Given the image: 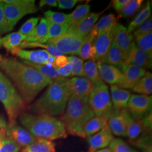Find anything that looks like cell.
Instances as JSON below:
<instances>
[{
    "label": "cell",
    "instance_id": "23",
    "mask_svg": "<svg viewBox=\"0 0 152 152\" xmlns=\"http://www.w3.org/2000/svg\"><path fill=\"white\" fill-rule=\"evenodd\" d=\"M126 136L129 137L131 141L135 142L141 136L143 132L146 130H144L140 120L134 119L130 114L127 109L126 112Z\"/></svg>",
    "mask_w": 152,
    "mask_h": 152
},
{
    "label": "cell",
    "instance_id": "47",
    "mask_svg": "<svg viewBox=\"0 0 152 152\" xmlns=\"http://www.w3.org/2000/svg\"><path fill=\"white\" fill-rule=\"evenodd\" d=\"M56 71L59 76L62 77H67L71 76L72 70V65L71 63H68L66 65L62 68H57Z\"/></svg>",
    "mask_w": 152,
    "mask_h": 152
},
{
    "label": "cell",
    "instance_id": "36",
    "mask_svg": "<svg viewBox=\"0 0 152 152\" xmlns=\"http://www.w3.org/2000/svg\"><path fill=\"white\" fill-rule=\"evenodd\" d=\"M45 18L48 22L57 24H68L69 14L48 10L44 12Z\"/></svg>",
    "mask_w": 152,
    "mask_h": 152
},
{
    "label": "cell",
    "instance_id": "20",
    "mask_svg": "<svg viewBox=\"0 0 152 152\" xmlns=\"http://www.w3.org/2000/svg\"><path fill=\"white\" fill-rule=\"evenodd\" d=\"M101 12H91L90 13L86 18L76 25L71 26L68 29L66 32L73 33L81 36H87L92 30L96 22L98 21L100 16L103 13Z\"/></svg>",
    "mask_w": 152,
    "mask_h": 152
},
{
    "label": "cell",
    "instance_id": "9",
    "mask_svg": "<svg viewBox=\"0 0 152 152\" xmlns=\"http://www.w3.org/2000/svg\"><path fill=\"white\" fill-rule=\"evenodd\" d=\"M152 96L132 94L126 108L134 119L140 120L152 112Z\"/></svg>",
    "mask_w": 152,
    "mask_h": 152
},
{
    "label": "cell",
    "instance_id": "8",
    "mask_svg": "<svg viewBox=\"0 0 152 152\" xmlns=\"http://www.w3.org/2000/svg\"><path fill=\"white\" fill-rule=\"evenodd\" d=\"M87 37L66 32L58 38L50 39L46 44L54 46L62 54L77 55L79 54Z\"/></svg>",
    "mask_w": 152,
    "mask_h": 152
},
{
    "label": "cell",
    "instance_id": "32",
    "mask_svg": "<svg viewBox=\"0 0 152 152\" xmlns=\"http://www.w3.org/2000/svg\"><path fill=\"white\" fill-rule=\"evenodd\" d=\"M90 6L84 4L78 6L76 9L69 14L68 24L71 26L76 25L82 20L90 14Z\"/></svg>",
    "mask_w": 152,
    "mask_h": 152
},
{
    "label": "cell",
    "instance_id": "25",
    "mask_svg": "<svg viewBox=\"0 0 152 152\" xmlns=\"http://www.w3.org/2000/svg\"><path fill=\"white\" fill-rule=\"evenodd\" d=\"M107 124V121L104 118L94 115L90 120H88L85 125L83 131L85 137H88L98 133L102 130Z\"/></svg>",
    "mask_w": 152,
    "mask_h": 152
},
{
    "label": "cell",
    "instance_id": "57",
    "mask_svg": "<svg viewBox=\"0 0 152 152\" xmlns=\"http://www.w3.org/2000/svg\"><path fill=\"white\" fill-rule=\"evenodd\" d=\"M22 152H25V151H24V150H23V151H22Z\"/></svg>",
    "mask_w": 152,
    "mask_h": 152
},
{
    "label": "cell",
    "instance_id": "28",
    "mask_svg": "<svg viewBox=\"0 0 152 152\" xmlns=\"http://www.w3.org/2000/svg\"><path fill=\"white\" fill-rule=\"evenodd\" d=\"M49 27V22L45 18H41L39 24L37 25L31 32L29 33L24 41L34 42L44 38L46 34Z\"/></svg>",
    "mask_w": 152,
    "mask_h": 152
},
{
    "label": "cell",
    "instance_id": "40",
    "mask_svg": "<svg viewBox=\"0 0 152 152\" xmlns=\"http://www.w3.org/2000/svg\"><path fill=\"white\" fill-rule=\"evenodd\" d=\"M96 36L97 34H96L92 31H91L89 33L86 41L82 45L78 54L81 58L82 59V60L89 59V53L94 45V42Z\"/></svg>",
    "mask_w": 152,
    "mask_h": 152
},
{
    "label": "cell",
    "instance_id": "29",
    "mask_svg": "<svg viewBox=\"0 0 152 152\" xmlns=\"http://www.w3.org/2000/svg\"><path fill=\"white\" fill-rule=\"evenodd\" d=\"M133 92L149 95L152 93V75L149 72H146L144 76L138 81L132 89Z\"/></svg>",
    "mask_w": 152,
    "mask_h": 152
},
{
    "label": "cell",
    "instance_id": "15",
    "mask_svg": "<svg viewBox=\"0 0 152 152\" xmlns=\"http://www.w3.org/2000/svg\"><path fill=\"white\" fill-rule=\"evenodd\" d=\"M97 64L99 76L103 81L110 85H119L124 79L122 71L117 67L98 61Z\"/></svg>",
    "mask_w": 152,
    "mask_h": 152
},
{
    "label": "cell",
    "instance_id": "3",
    "mask_svg": "<svg viewBox=\"0 0 152 152\" xmlns=\"http://www.w3.org/2000/svg\"><path fill=\"white\" fill-rule=\"evenodd\" d=\"M20 124L33 135L49 140L64 139L68 133L61 120L45 114L22 113Z\"/></svg>",
    "mask_w": 152,
    "mask_h": 152
},
{
    "label": "cell",
    "instance_id": "42",
    "mask_svg": "<svg viewBox=\"0 0 152 152\" xmlns=\"http://www.w3.org/2000/svg\"><path fill=\"white\" fill-rule=\"evenodd\" d=\"M20 148L16 142L5 137L2 140V144L0 148V152H19Z\"/></svg>",
    "mask_w": 152,
    "mask_h": 152
},
{
    "label": "cell",
    "instance_id": "26",
    "mask_svg": "<svg viewBox=\"0 0 152 152\" xmlns=\"http://www.w3.org/2000/svg\"><path fill=\"white\" fill-rule=\"evenodd\" d=\"M23 150L26 152H55V145L51 140L37 138L36 141Z\"/></svg>",
    "mask_w": 152,
    "mask_h": 152
},
{
    "label": "cell",
    "instance_id": "46",
    "mask_svg": "<svg viewBox=\"0 0 152 152\" xmlns=\"http://www.w3.org/2000/svg\"><path fill=\"white\" fill-rule=\"evenodd\" d=\"M81 1L78 0H58V5L60 9H70L73 8L76 4Z\"/></svg>",
    "mask_w": 152,
    "mask_h": 152
},
{
    "label": "cell",
    "instance_id": "41",
    "mask_svg": "<svg viewBox=\"0 0 152 152\" xmlns=\"http://www.w3.org/2000/svg\"><path fill=\"white\" fill-rule=\"evenodd\" d=\"M109 147L112 152H137L125 141L118 138H114Z\"/></svg>",
    "mask_w": 152,
    "mask_h": 152
},
{
    "label": "cell",
    "instance_id": "55",
    "mask_svg": "<svg viewBox=\"0 0 152 152\" xmlns=\"http://www.w3.org/2000/svg\"><path fill=\"white\" fill-rule=\"evenodd\" d=\"M0 137H5V130H0Z\"/></svg>",
    "mask_w": 152,
    "mask_h": 152
},
{
    "label": "cell",
    "instance_id": "34",
    "mask_svg": "<svg viewBox=\"0 0 152 152\" xmlns=\"http://www.w3.org/2000/svg\"><path fill=\"white\" fill-rule=\"evenodd\" d=\"M23 62L28 65H29L36 69L37 71L41 73L44 76L49 78L53 81H55L57 80H59L60 79L64 78L59 75L56 69L53 68H49L45 65L37 64L32 63L28 62L27 61H23Z\"/></svg>",
    "mask_w": 152,
    "mask_h": 152
},
{
    "label": "cell",
    "instance_id": "49",
    "mask_svg": "<svg viewBox=\"0 0 152 152\" xmlns=\"http://www.w3.org/2000/svg\"><path fill=\"white\" fill-rule=\"evenodd\" d=\"M129 0H115L113 1V6L114 9L118 12L121 10L125 6L128 2Z\"/></svg>",
    "mask_w": 152,
    "mask_h": 152
},
{
    "label": "cell",
    "instance_id": "16",
    "mask_svg": "<svg viewBox=\"0 0 152 152\" xmlns=\"http://www.w3.org/2000/svg\"><path fill=\"white\" fill-rule=\"evenodd\" d=\"M94 87V84L85 77H73L69 80L71 95L88 99Z\"/></svg>",
    "mask_w": 152,
    "mask_h": 152
},
{
    "label": "cell",
    "instance_id": "37",
    "mask_svg": "<svg viewBox=\"0 0 152 152\" xmlns=\"http://www.w3.org/2000/svg\"><path fill=\"white\" fill-rule=\"evenodd\" d=\"M42 48L46 49L49 53L54 56L55 57H58L61 55H63L60 52L56 49V48L53 46L46 44H41L37 42H29L26 41H23L22 44L19 45L18 47V49H22V48Z\"/></svg>",
    "mask_w": 152,
    "mask_h": 152
},
{
    "label": "cell",
    "instance_id": "45",
    "mask_svg": "<svg viewBox=\"0 0 152 152\" xmlns=\"http://www.w3.org/2000/svg\"><path fill=\"white\" fill-rule=\"evenodd\" d=\"M5 4L0 1V33H5L12 30L6 20L4 15Z\"/></svg>",
    "mask_w": 152,
    "mask_h": 152
},
{
    "label": "cell",
    "instance_id": "39",
    "mask_svg": "<svg viewBox=\"0 0 152 152\" xmlns=\"http://www.w3.org/2000/svg\"><path fill=\"white\" fill-rule=\"evenodd\" d=\"M142 2V0H129L119 12L120 14L125 18L133 15L140 8Z\"/></svg>",
    "mask_w": 152,
    "mask_h": 152
},
{
    "label": "cell",
    "instance_id": "56",
    "mask_svg": "<svg viewBox=\"0 0 152 152\" xmlns=\"http://www.w3.org/2000/svg\"><path fill=\"white\" fill-rule=\"evenodd\" d=\"M5 137H0V148H1V147L2 146V140H3V139H4Z\"/></svg>",
    "mask_w": 152,
    "mask_h": 152
},
{
    "label": "cell",
    "instance_id": "24",
    "mask_svg": "<svg viewBox=\"0 0 152 152\" xmlns=\"http://www.w3.org/2000/svg\"><path fill=\"white\" fill-rule=\"evenodd\" d=\"M26 38V36L19 32L12 33L5 37H0V47H3L7 51L11 52L14 49L18 48Z\"/></svg>",
    "mask_w": 152,
    "mask_h": 152
},
{
    "label": "cell",
    "instance_id": "5",
    "mask_svg": "<svg viewBox=\"0 0 152 152\" xmlns=\"http://www.w3.org/2000/svg\"><path fill=\"white\" fill-rule=\"evenodd\" d=\"M0 101L3 104L10 124L25 108V103L9 79L0 71Z\"/></svg>",
    "mask_w": 152,
    "mask_h": 152
},
{
    "label": "cell",
    "instance_id": "6",
    "mask_svg": "<svg viewBox=\"0 0 152 152\" xmlns=\"http://www.w3.org/2000/svg\"><path fill=\"white\" fill-rule=\"evenodd\" d=\"M88 102L95 115L102 117L107 121L114 111L108 86L103 81L94 85Z\"/></svg>",
    "mask_w": 152,
    "mask_h": 152
},
{
    "label": "cell",
    "instance_id": "18",
    "mask_svg": "<svg viewBox=\"0 0 152 152\" xmlns=\"http://www.w3.org/2000/svg\"><path fill=\"white\" fill-rule=\"evenodd\" d=\"M127 109H114L107 121V125L112 133L117 136H126Z\"/></svg>",
    "mask_w": 152,
    "mask_h": 152
},
{
    "label": "cell",
    "instance_id": "13",
    "mask_svg": "<svg viewBox=\"0 0 152 152\" xmlns=\"http://www.w3.org/2000/svg\"><path fill=\"white\" fill-rule=\"evenodd\" d=\"M121 70L124 79L117 86L124 89H132L147 72L145 69L132 64L124 65Z\"/></svg>",
    "mask_w": 152,
    "mask_h": 152
},
{
    "label": "cell",
    "instance_id": "27",
    "mask_svg": "<svg viewBox=\"0 0 152 152\" xmlns=\"http://www.w3.org/2000/svg\"><path fill=\"white\" fill-rule=\"evenodd\" d=\"M69 27L70 26L68 24H57L49 22V27L46 34L44 38L39 39L37 42L41 44H46L50 39L58 38L64 34Z\"/></svg>",
    "mask_w": 152,
    "mask_h": 152
},
{
    "label": "cell",
    "instance_id": "48",
    "mask_svg": "<svg viewBox=\"0 0 152 152\" xmlns=\"http://www.w3.org/2000/svg\"><path fill=\"white\" fill-rule=\"evenodd\" d=\"M152 112L146 115L140 120L141 124L142 125L145 130L150 132L152 130Z\"/></svg>",
    "mask_w": 152,
    "mask_h": 152
},
{
    "label": "cell",
    "instance_id": "31",
    "mask_svg": "<svg viewBox=\"0 0 152 152\" xmlns=\"http://www.w3.org/2000/svg\"><path fill=\"white\" fill-rule=\"evenodd\" d=\"M151 14V3L148 1L145 6L141 9L134 19V20L131 22L129 25L127 29L128 32L131 33L133 32L136 28L140 26L142 23L147 20L150 17Z\"/></svg>",
    "mask_w": 152,
    "mask_h": 152
},
{
    "label": "cell",
    "instance_id": "11",
    "mask_svg": "<svg viewBox=\"0 0 152 152\" xmlns=\"http://www.w3.org/2000/svg\"><path fill=\"white\" fill-rule=\"evenodd\" d=\"M5 135L6 137L15 141L20 147L24 148L32 144L37 138L16 123L7 125L5 129Z\"/></svg>",
    "mask_w": 152,
    "mask_h": 152
},
{
    "label": "cell",
    "instance_id": "2",
    "mask_svg": "<svg viewBox=\"0 0 152 152\" xmlns=\"http://www.w3.org/2000/svg\"><path fill=\"white\" fill-rule=\"evenodd\" d=\"M71 96L69 80L63 78L53 82L31 107L33 113L57 116L64 114Z\"/></svg>",
    "mask_w": 152,
    "mask_h": 152
},
{
    "label": "cell",
    "instance_id": "43",
    "mask_svg": "<svg viewBox=\"0 0 152 152\" xmlns=\"http://www.w3.org/2000/svg\"><path fill=\"white\" fill-rule=\"evenodd\" d=\"M39 20V18H31V19H28L27 22H26L23 26L20 29H19L18 32L23 35L27 36L30 32H31L35 27L37 26L38 21Z\"/></svg>",
    "mask_w": 152,
    "mask_h": 152
},
{
    "label": "cell",
    "instance_id": "17",
    "mask_svg": "<svg viewBox=\"0 0 152 152\" xmlns=\"http://www.w3.org/2000/svg\"><path fill=\"white\" fill-rule=\"evenodd\" d=\"M114 39L121 50L124 60L125 61L130 50L133 36L128 32L127 28L121 24H117L115 27Z\"/></svg>",
    "mask_w": 152,
    "mask_h": 152
},
{
    "label": "cell",
    "instance_id": "1",
    "mask_svg": "<svg viewBox=\"0 0 152 152\" xmlns=\"http://www.w3.org/2000/svg\"><path fill=\"white\" fill-rule=\"evenodd\" d=\"M0 68L14 82L25 104L31 103L44 88L54 82L29 65L1 55Z\"/></svg>",
    "mask_w": 152,
    "mask_h": 152
},
{
    "label": "cell",
    "instance_id": "38",
    "mask_svg": "<svg viewBox=\"0 0 152 152\" xmlns=\"http://www.w3.org/2000/svg\"><path fill=\"white\" fill-rule=\"evenodd\" d=\"M68 63L72 65L71 76H78L83 77L85 75L83 68V60L76 56H68Z\"/></svg>",
    "mask_w": 152,
    "mask_h": 152
},
{
    "label": "cell",
    "instance_id": "53",
    "mask_svg": "<svg viewBox=\"0 0 152 152\" xmlns=\"http://www.w3.org/2000/svg\"><path fill=\"white\" fill-rule=\"evenodd\" d=\"M142 149H143L142 152H152V144L149 145L147 147H144Z\"/></svg>",
    "mask_w": 152,
    "mask_h": 152
},
{
    "label": "cell",
    "instance_id": "22",
    "mask_svg": "<svg viewBox=\"0 0 152 152\" xmlns=\"http://www.w3.org/2000/svg\"><path fill=\"white\" fill-rule=\"evenodd\" d=\"M112 103L114 109H126L131 94L130 91L120 88L115 85L110 86Z\"/></svg>",
    "mask_w": 152,
    "mask_h": 152
},
{
    "label": "cell",
    "instance_id": "12",
    "mask_svg": "<svg viewBox=\"0 0 152 152\" xmlns=\"http://www.w3.org/2000/svg\"><path fill=\"white\" fill-rule=\"evenodd\" d=\"M115 27L98 33L93 45L96 49L94 62L101 60L107 53L114 38Z\"/></svg>",
    "mask_w": 152,
    "mask_h": 152
},
{
    "label": "cell",
    "instance_id": "7",
    "mask_svg": "<svg viewBox=\"0 0 152 152\" xmlns=\"http://www.w3.org/2000/svg\"><path fill=\"white\" fill-rule=\"evenodd\" d=\"M6 20L13 29L22 18L29 14L36 13L38 9L34 0H4Z\"/></svg>",
    "mask_w": 152,
    "mask_h": 152
},
{
    "label": "cell",
    "instance_id": "44",
    "mask_svg": "<svg viewBox=\"0 0 152 152\" xmlns=\"http://www.w3.org/2000/svg\"><path fill=\"white\" fill-rule=\"evenodd\" d=\"M152 18L151 17L138 27V28L134 33V36L135 37H136L152 32Z\"/></svg>",
    "mask_w": 152,
    "mask_h": 152
},
{
    "label": "cell",
    "instance_id": "33",
    "mask_svg": "<svg viewBox=\"0 0 152 152\" xmlns=\"http://www.w3.org/2000/svg\"><path fill=\"white\" fill-rule=\"evenodd\" d=\"M85 75L94 85L102 81L99 76L97 64L92 60H88L83 64Z\"/></svg>",
    "mask_w": 152,
    "mask_h": 152
},
{
    "label": "cell",
    "instance_id": "10",
    "mask_svg": "<svg viewBox=\"0 0 152 152\" xmlns=\"http://www.w3.org/2000/svg\"><path fill=\"white\" fill-rule=\"evenodd\" d=\"M11 53L21 58L23 61H27L40 65H46L50 63L54 66L55 69L58 68L55 65L56 57L49 53L46 50L28 51L16 48Z\"/></svg>",
    "mask_w": 152,
    "mask_h": 152
},
{
    "label": "cell",
    "instance_id": "14",
    "mask_svg": "<svg viewBox=\"0 0 152 152\" xmlns=\"http://www.w3.org/2000/svg\"><path fill=\"white\" fill-rule=\"evenodd\" d=\"M114 139L113 134L107 125L102 130L94 135L87 137L88 144V152H95L109 147Z\"/></svg>",
    "mask_w": 152,
    "mask_h": 152
},
{
    "label": "cell",
    "instance_id": "30",
    "mask_svg": "<svg viewBox=\"0 0 152 152\" xmlns=\"http://www.w3.org/2000/svg\"><path fill=\"white\" fill-rule=\"evenodd\" d=\"M117 24V20L116 17L113 14H109L101 18L100 20L92 28L91 31L98 34V33L115 27Z\"/></svg>",
    "mask_w": 152,
    "mask_h": 152
},
{
    "label": "cell",
    "instance_id": "19",
    "mask_svg": "<svg viewBox=\"0 0 152 152\" xmlns=\"http://www.w3.org/2000/svg\"><path fill=\"white\" fill-rule=\"evenodd\" d=\"M125 65L132 64L144 69L152 68V58L146 53L138 48L136 44L132 42L128 56L125 61Z\"/></svg>",
    "mask_w": 152,
    "mask_h": 152
},
{
    "label": "cell",
    "instance_id": "51",
    "mask_svg": "<svg viewBox=\"0 0 152 152\" xmlns=\"http://www.w3.org/2000/svg\"><path fill=\"white\" fill-rule=\"evenodd\" d=\"M45 5L56 7L58 6L57 1H56V0H41V1H40L39 4V6L40 7H42Z\"/></svg>",
    "mask_w": 152,
    "mask_h": 152
},
{
    "label": "cell",
    "instance_id": "50",
    "mask_svg": "<svg viewBox=\"0 0 152 152\" xmlns=\"http://www.w3.org/2000/svg\"><path fill=\"white\" fill-rule=\"evenodd\" d=\"M68 64L67 58L64 55L58 56L55 59V65L58 68H62Z\"/></svg>",
    "mask_w": 152,
    "mask_h": 152
},
{
    "label": "cell",
    "instance_id": "35",
    "mask_svg": "<svg viewBox=\"0 0 152 152\" xmlns=\"http://www.w3.org/2000/svg\"><path fill=\"white\" fill-rule=\"evenodd\" d=\"M136 46L152 58V32L135 37Z\"/></svg>",
    "mask_w": 152,
    "mask_h": 152
},
{
    "label": "cell",
    "instance_id": "52",
    "mask_svg": "<svg viewBox=\"0 0 152 152\" xmlns=\"http://www.w3.org/2000/svg\"><path fill=\"white\" fill-rule=\"evenodd\" d=\"M7 122L6 121V120H5V118L0 115V130H5L7 126Z\"/></svg>",
    "mask_w": 152,
    "mask_h": 152
},
{
    "label": "cell",
    "instance_id": "54",
    "mask_svg": "<svg viewBox=\"0 0 152 152\" xmlns=\"http://www.w3.org/2000/svg\"><path fill=\"white\" fill-rule=\"evenodd\" d=\"M95 152H112L109 148H104V149H102L100 150L97 151Z\"/></svg>",
    "mask_w": 152,
    "mask_h": 152
},
{
    "label": "cell",
    "instance_id": "4",
    "mask_svg": "<svg viewBox=\"0 0 152 152\" xmlns=\"http://www.w3.org/2000/svg\"><path fill=\"white\" fill-rule=\"evenodd\" d=\"M94 115L88 99L71 95L61 121L68 134L85 138L83 131L85 125Z\"/></svg>",
    "mask_w": 152,
    "mask_h": 152
},
{
    "label": "cell",
    "instance_id": "21",
    "mask_svg": "<svg viewBox=\"0 0 152 152\" xmlns=\"http://www.w3.org/2000/svg\"><path fill=\"white\" fill-rule=\"evenodd\" d=\"M99 61L105 64L115 66L119 69H121L125 65L122 52L115 43L114 39H113L107 53L101 60Z\"/></svg>",
    "mask_w": 152,
    "mask_h": 152
}]
</instances>
